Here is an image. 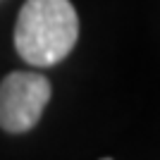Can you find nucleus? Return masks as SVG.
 I'll list each match as a JSON object with an SVG mask.
<instances>
[{
  "label": "nucleus",
  "mask_w": 160,
  "mask_h": 160,
  "mask_svg": "<svg viewBox=\"0 0 160 160\" xmlns=\"http://www.w3.org/2000/svg\"><path fill=\"white\" fill-rule=\"evenodd\" d=\"M103 160H112V158H103Z\"/></svg>",
  "instance_id": "nucleus-3"
},
{
  "label": "nucleus",
  "mask_w": 160,
  "mask_h": 160,
  "mask_svg": "<svg viewBox=\"0 0 160 160\" xmlns=\"http://www.w3.org/2000/svg\"><path fill=\"white\" fill-rule=\"evenodd\" d=\"M79 17L69 0H27L14 24V48L31 67H53L72 53Z\"/></svg>",
  "instance_id": "nucleus-1"
},
{
  "label": "nucleus",
  "mask_w": 160,
  "mask_h": 160,
  "mask_svg": "<svg viewBox=\"0 0 160 160\" xmlns=\"http://www.w3.org/2000/svg\"><path fill=\"white\" fill-rule=\"evenodd\" d=\"M50 81L38 72H12L0 81V129L24 134L38 124L50 100Z\"/></svg>",
  "instance_id": "nucleus-2"
}]
</instances>
